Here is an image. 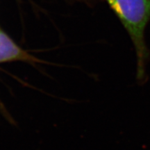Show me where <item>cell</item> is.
Listing matches in <instances>:
<instances>
[{"instance_id":"2","label":"cell","mask_w":150,"mask_h":150,"mask_svg":"<svg viewBox=\"0 0 150 150\" xmlns=\"http://www.w3.org/2000/svg\"><path fill=\"white\" fill-rule=\"evenodd\" d=\"M16 61L29 63L38 62L35 58L29 55L17 45L8 35L0 29V63Z\"/></svg>"},{"instance_id":"1","label":"cell","mask_w":150,"mask_h":150,"mask_svg":"<svg viewBox=\"0 0 150 150\" xmlns=\"http://www.w3.org/2000/svg\"><path fill=\"white\" fill-rule=\"evenodd\" d=\"M128 31L138 58L137 78L145 75V63L149 56L146 46L145 30L150 20V0H106Z\"/></svg>"}]
</instances>
